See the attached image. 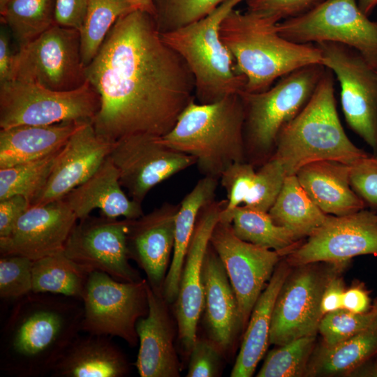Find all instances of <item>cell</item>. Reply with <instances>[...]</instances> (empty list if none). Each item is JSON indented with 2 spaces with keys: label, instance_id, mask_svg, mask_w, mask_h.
<instances>
[{
  "label": "cell",
  "instance_id": "f5cc1de1",
  "mask_svg": "<svg viewBox=\"0 0 377 377\" xmlns=\"http://www.w3.org/2000/svg\"><path fill=\"white\" fill-rule=\"evenodd\" d=\"M357 3L361 10L369 16L377 6V0H358Z\"/></svg>",
  "mask_w": 377,
  "mask_h": 377
},
{
  "label": "cell",
  "instance_id": "4316f807",
  "mask_svg": "<svg viewBox=\"0 0 377 377\" xmlns=\"http://www.w3.org/2000/svg\"><path fill=\"white\" fill-rule=\"evenodd\" d=\"M290 267L283 258L258 297L245 329L244 338L230 376L251 377L269 343V332L274 304L289 274Z\"/></svg>",
  "mask_w": 377,
  "mask_h": 377
},
{
  "label": "cell",
  "instance_id": "5b68a950",
  "mask_svg": "<svg viewBox=\"0 0 377 377\" xmlns=\"http://www.w3.org/2000/svg\"><path fill=\"white\" fill-rule=\"evenodd\" d=\"M333 73L328 68L300 113L280 131L272 157L287 175L309 163L332 160L351 165L369 154L346 134L337 111Z\"/></svg>",
  "mask_w": 377,
  "mask_h": 377
},
{
  "label": "cell",
  "instance_id": "9a60e30c",
  "mask_svg": "<svg viewBox=\"0 0 377 377\" xmlns=\"http://www.w3.org/2000/svg\"><path fill=\"white\" fill-rule=\"evenodd\" d=\"M209 244L228 274L244 331L258 297L284 257L276 251L239 239L230 223L220 220L214 228Z\"/></svg>",
  "mask_w": 377,
  "mask_h": 377
},
{
  "label": "cell",
  "instance_id": "816d5d0a",
  "mask_svg": "<svg viewBox=\"0 0 377 377\" xmlns=\"http://www.w3.org/2000/svg\"><path fill=\"white\" fill-rule=\"evenodd\" d=\"M135 10H140L154 15L152 0H125Z\"/></svg>",
  "mask_w": 377,
  "mask_h": 377
},
{
  "label": "cell",
  "instance_id": "d4e9b609",
  "mask_svg": "<svg viewBox=\"0 0 377 377\" xmlns=\"http://www.w3.org/2000/svg\"><path fill=\"white\" fill-rule=\"evenodd\" d=\"M350 165L332 160L309 163L295 175L316 205L327 215L342 216L366 207L350 181Z\"/></svg>",
  "mask_w": 377,
  "mask_h": 377
},
{
  "label": "cell",
  "instance_id": "52a82bcc",
  "mask_svg": "<svg viewBox=\"0 0 377 377\" xmlns=\"http://www.w3.org/2000/svg\"><path fill=\"white\" fill-rule=\"evenodd\" d=\"M325 71L322 64L306 66L264 91L239 93L244 107L247 162L260 167L272 156L280 131L306 105Z\"/></svg>",
  "mask_w": 377,
  "mask_h": 377
},
{
  "label": "cell",
  "instance_id": "7c38bea8",
  "mask_svg": "<svg viewBox=\"0 0 377 377\" xmlns=\"http://www.w3.org/2000/svg\"><path fill=\"white\" fill-rule=\"evenodd\" d=\"M12 80L54 91H71L87 81L78 30L54 24L15 54Z\"/></svg>",
  "mask_w": 377,
  "mask_h": 377
},
{
  "label": "cell",
  "instance_id": "9c48e42d",
  "mask_svg": "<svg viewBox=\"0 0 377 377\" xmlns=\"http://www.w3.org/2000/svg\"><path fill=\"white\" fill-rule=\"evenodd\" d=\"M350 263L315 262L292 267L274 304L269 343L279 346L302 337L316 336L323 317V293Z\"/></svg>",
  "mask_w": 377,
  "mask_h": 377
},
{
  "label": "cell",
  "instance_id": "8fae6325",
  "mask_svg": "<svg viewBox=\"0 0 377 377\" xmlns=\"http://www.w3.org/2000/svg\"><path fill=\"white\" fill-rule=\"evenodd\" d=\"M147 282H124L103 272H91L82 298V331L117 337L135 346L137 322L148 312Z\"/></svg>",
  "mask_w": 377,
  "mask_h": 377
},
{
  "label": "cell",
  "instance_id": "30bf717a",
  "mask_svg": "<svg viewBox=\"0 0 377 377\" xmlns=\"http://www.w3.org/2000/svg\"><path fill=\"white\" fill-rule=\"evenodd\" d=\"M368 17L356 0H323L302 14L279 22L277 30L297 43L346 45L377 71V22Z\"/></svg>",
  "mask_w": 377,
  "mask_h": 377
},
{
  "label": "cell",
  "instance_id": "60d3db41",
  "mask_svg": "<svg viewBox=\"0 0 377 377\" xmlns=\"http://www.w3.org/2000/svg\"><path fill=\"white\" fill-rule=\"evenodd\" d=\"M33 260L18 254L1 256L0 297L17 300L32 292Z\"/></svg>",
  "mask_w": 377,
  "mask_h": 377
},
{
  "label": "cell",
  "instance_id": "cb8c5ba5",
  "mask_svg": "<svg viewBox=\"0 0 377 377\" xmlns=\"http://www.w3.org/2000/svg\"><path fill=\"white\" fill-rule=\"evenodd\" d=\"M64 199L78 220L98 209L102 216L136 219L144 214L142 204L122 190L118 169L108 156L87 181L71 191Z\"/></svg>",
  "mask_w": 377,
  "mask_h": 377
},
{
  "label": "cell",
  "instance_id": "4dcf8cb0",
  "mask_svg": "<svg viewBox=\"0 0 377 377\" xmlns=\"http://www.w3.org/2000/svg\"><path fill=\"white\" fill-rule=\"evenodd\" d=\"M268 213L276 224L291 230L301 239L312 234L327 217L312 201L295 175L285 177Z\"/></svg>",
  "mask_w": 377,
  "mask_h": 377
},
{
  "label": "cell",
  "instance_id": "74e56055",
  "mask_svg": "<svg viewBox=\"0 0 377 377\" xmlns=\"http://www.w3.org/2000/svg\"><path fill=\"white\" fill-rule=\"evenodd\" d=\"M226 0H152L154 19L161 34L205 17Z\"/></svg>",
  "mask_w": 377,
  "mask_h": 377
},
{
  "label": "cell",
  "instance_id": "b9f144b4",
  "mask_svg": "<svg viewBox=\"0 0 377 377\" xmlns=\"http://www.w3.org/2000/svg\"><path fill=\"white\" fill-rule=\"evenodd\" d=\"M256 170L251 163L244 161L230 165L221 176V184L227 194L226 205L219 220L226 221L232 211L242 205L252 187Z\"/></svg>",
  "mask_w": 377,
  "mask_h": 377
},
{
  "label": "cell",
  "instance_id": "f907efd6",
  "mask_svg": "<svg viewBox=\"0 0 377 377\" xmlns=\"http://www.w3.org/2000/svg\"><path fill=\"white\" fill-rule=\"evenodd\" d=\"M15 54L10 47L8 32L1 27L0 31V84L12 80Z\"/></svg>",
  "mask_w": 377,
  "mask_h": 377
},
{
  "label": "cell",
  "instance_id": "681fc988",
  "mask_svg": "<svg viewBox=\"0 0 377 377\" xmlns=\"http://www.w3.org/2000/svg\"><path fill=\"white\" fill-rule=\"evenodd\" d=\"M340 276L334 278L323 293L320 303V311L323 316L343 309V297L346 290Z\"/></svg>",
  "mask_w": 377,
  "mask_h": 377
},
{
  "label": "cell",
  "instance_id": "277c9868",
  "mask_svg": "<svg viewBox=\"0 0 377 377\" xmlns=\"http://www.w3.org/2000/svg\"><path fill=\"white\" fill-rule=\"evenodd\" d=\"M244 123L239 94L207 104L194 99L172 130L159 140L168 147L195 157L204 177L219 179L230 165L246 161Z\"/></svg>",
  "mask_w": 377,
  "mask_h": 377
},
{
  "label": "cell",
  "instance_id": "db71d44e",
  "mask_svg": "<svg viewBox=\"0 0 377 377\" xmlns=\"http://www.w3.org/2000/svg\"><path fill=\"white\" fill-rule=\"evenodd\" d=\"M10 0H0V10L2 9Z\"/></svg>",
  "mask_w": 377,
  "mask_h": 377
},
{
  "label": "cell",
  "instance_id": "83f0119b",
  "mask_svg": "<svg viewBox=\"0 0 377 377\" xmlns=\"http://www.w3.org/2000/svg\"><path fill=\"white\" fill-rule=\"evenodd\" d=\"M83 124L64 121L51 125L1 128L0 168L37 159L61 149Z\"/></svg>",
  "mask_w": 377,
  "mask_h": 377
},
{
  "label": "cell",
  "instance_id": "d6a6232c",
  "mask_svg": "<svg viewBox=\"0 0 377 377\" xmlns=\"http://www.w3.org/2000/svg\"><path fill=\"white\" fill-rule=\"evenodd\" d=\"M90 272L70 259L63 250L58 251L33 260L32 292L82 300Z\"/></svg>",
  "mask_w": 377,
  "mask_h": 377
},
{
  "label": "cell",
  "instance_id": "5bb4252c",
  "mask_svg": "<svg viewBox=\"0 0 377 377\" xmlns=\"http://www.w3.org/2000/svg\"><path fill=\"white\" fill-rule=\"evenodd\" d=\"M131 221L89 215L77 221L63 251L89 272H103L124 282L140 281L142 279L139 272L129 263Z\"/></svg>",
  "mask_w": 377,
  "mask_h": 377
},
{
  "label": "cell",
  "instance_id": "836d02e7",
  "mask_svg": "<svg viewBox=\"0 0 377 377\" xmlns=\"http://www.w3.org/2000/svg\"><path fill=\"white\" fill-rule=\"evenodd\" d=\"M55 0H10L0 10L1 22L20 49L48 30L54 22Z\"/></svg>",
  "mask_w": 377,
  "mask_h": 377
},
{
  "label": "cell",
  "instance_id": "f6af8a7d",
  "mask_svg": "<svg viewBox=\"0 0 377 377\" xmlns=\"http://www.w3.org/2000/svg\"><path fill=\"white\" fill-rule=\"evenodd\" d=\"M323 0H246L247 10L272 17L277 22L300 15Z\"/></svg>",
  "mask_w": 377,
  "mask_h": 377
},
{
  "label": "cell",
  "instance_id": "3957f363",
  "mask_svg": "<svg viewBox=\"0 0 377 377\" xmlns=\"http://www.w3.org/2000/svg\"><path fill=\"white\" fill-rule=\"evenodd\" d=\"M278 23L272 17L233 9L220 25L221 40L234 59L235 70L246 78L245 91H264L295 70L322 64L316 44L285 38L277 30Z\"/></svg>",
  "mask_w": 377,
  "mask_h": 377
},
{
  "label": "cell",
  "instance_id": "2e32d148",
  "mask_svg": "<svg viewBox=\"0 0 377 377\" xmlns=\"http://www.w3.org/2000/svg\"><path fill=\"white\" fill-rule=\"evenodd\" d=\"M110 158L128 196L142 203L154 186L193 165L195 157L163 145L159 137L136 134L116 141Z\"/></svg>",
  "mask_w": 377,
  "mask_h": 377
},
{
  "label": "cell",
  "instance_id": "f35d334b",
  "mask_svg": "<svg viewBox=\"0 0 377 377\" xmlns=\"http://www.w3.org/2000/svg\"><path fill=\"white\" fill-rule=\"evenodd\" d=\"M377 324V302L374 300L370 310L364 313H354L345 309L326 313L322 318L318 332L322 343L335 345L346 340Z\"/></svg>",
  "mask_w": 377,
  "mask_h": 377
},
{
  "label": "cell",
  "instance_id": "4fadbf2b",
  "mask_svg": "<svg viewBox=\"0 0 377 377\" xmlns=\"http://www.w3.org/2000/svg\"><path fill=\"white\" fill-rule=\"evenodd\" d=\"M316 45L321 52L322 64L339 82L347 124L377 155V71L346 45L333 42Z\"/></svg>",
  "mask_w": 377,
  "mask_h": 377
},
{
  "label": "cell",
  "instance_id": "7a4b0ae2",
  "mask_svg": "<svg viewBox=\"0 0 377 377\" xmlns=\"http://www.w3.org/2000/svg\"><path fill=\"white\" fill-rule=\"evenodd\" d=\"M83 302L31 292L15 301L1 331L0 369L17 377L50 374L82 331Z\"/></svg>",
  "mask_w": 377,
  "mask_h": 377
},
{
  "label": "cell",
  "instance_id": "ab89813d",
  "mask_svg": "<svg viewBox=\"0 0 377 377\" xmlns=\"http://www.w3.org/2000/svg\"><path fill=\"white\" fill-rule=\"evenodd\" d=\"M286 177L281 163L271 157L256 170L252 187L242 205L268 212L281 191Z\"/></svg>",
  "mask_w": 377,
  "mask_h": 377
},
{
  "label": "cell",
  "instance_id": "f546056e",
  "mask_svg": "<svg viewBox=\"0 0 377 377\" xmlns=\"http://www.w3.org/2000/svg\"><path fill=\"white\" fill-rule=\"evenodd\" d=\"M377 355V324L332 346L323 343L315 349L305 376H336L353 373Z\"/></svg>",
  "mask_w": 377,
  "mask_h": 377
},
{
  "label": "cell",
  "instance_id": "603a6c76",
  "mask_svg": "<svg viewBox=\"0 0 377 377\" xmlns=\"http://www.w3.org/2000/svg\"><path fill=\"white\" fill-rule=\"evenodd\" d=\"M202 279L208 338L226 355L243 330L235 292L221 260L210 244L203 260Z\"/></svg>",
  "mask_w": 377,
  "mask_h": 377
},
{
  "label": "cell",
  "instance_id": "ba28073f",
  "mask_svg": "<svg viewBox=\"0 0 377 377\" xmlns=\"http://www.w3.org/2000/svg\"><path fill=\"white\" fill-rule=\"evenodd\" d=\"M100 105L98 94L87 80L77 89L59 91L12 80L0 84V127L92 122Z\"/></svg>",
  "mask_w": 377,
  "mask_h": 377
},
{
  "label": "cell",
  "instance_id": "ee69618b",
  "mask_svg": "<svg viewBox=\"0 0 377 377\" xmlns=\"http://www.w3.org/2000/svg\"><path fill=\"white\" fill-rule=\"evenodd\" d=\"M223 355L209 338L197 337L189 354L186 376H218L221 371Z\"/></svg>",
  "mask_w": 377,
  "mask_h": 377
},
{
  "label": "cell",
  "instance_id": "d590c367",
  "mask_svg": "<svg viewBox=\"0 0 377 377\" xmlns=\"http://www.w3.org/2000/svg\"><path fill=\"white\" fill-rule=\"evenodd\" d=\"M61 149L37 159L0 168V200L20 195L31 204L45 186Z\"/></svg>",
  "mask_w": 377,
  "mask_h": 377
},
{
  "label": "cell",
  "instance_id": "c3c4849f",
  "mask_svg": "<svg viewBox=\"0 0 377 377\" xmlns=\"http://www.w3.org/2000/svg\"><path fill=\"white\" fill-rule=\"evenodd\" d=\"M369 291L363 283L356 281L346 289L343 297V309L354 313H364L372 307Z\"/></svg>",
  "mask_w": 377,
  "mask_h": 377
},
{
  "label": "cell",
  "instance_id": "d6986e66",
  "mask_svg": "<svg viewBox=\"0 0 377 377\" xmlns=\"http://www.w3.org/2000/svg\"><path fill=\"white\" fill-rule=\"evenodd\" d=\"M77 221L64 199L31 205L11 233L0 238V254H18L36 260L62 251Z\"/></svg>",
  "mask_w": 377,
  "mask_h": 377
},
{
  "label": "cell",
  "instance_id": "f1b7e54d",
  "mask_svg": "<svg viewBox=\"0 0 377 377\" xmlns=\"http://www.w3.org/2000/svg\"><path fill=\"white\" fill-rule=\"evenodd\" d=\"M218 179L204 177L179 203L175 222V243L171 263L165 278L162 296L168 304L176 301L186 251L201 209L215 200Z\"/></svg>",
  "mask_w": 377,
  "mask_h": 377
},
{
  "label": "cell",
  "instance_id": "8992f818",
  "mask_svg": "<svg viewBox=\"0 0 377 377\" xmlns=\"http://www.w3.org/2000/svg\"><path fill=\"white\" fill-rule=\"evenodd\" d=\"M243 1L226 0L200 20L161 34L192 73L195 96L200 103H214L244 90L246 78L236 71L234 59L219 31L226 16Z\"/></svg>",
  "mask_w": 377,
  "mask_h": 377
},
{
  "label": "cell",
  "instance_id": "7dc6e473",
  "mask_svg": "<svg viewBox=\"0 0 377 377\" xmlns=\"http://www.w3.org/2000/svg\"><path fill=\"white\" fill-rule=\"evenodd\" d=\"M30 206L29 200L20 195L0 200V238L11 233L19 219Z\"/></svg>",
  "mask_w": 377,
  "mask_h": 377
},
{
  "label": "cell",
  "instance_id": "7402d4cb",
  "mask_svg": "<svg viewBox=\"0 0 377 377\" xmlns=\"http://www.w3.org/2000/svg\"><path fill=\"white\" fill-rule=\"evenodd\" d=\"M148 312L136 324L139 350L135 365L141 377H178L181 364L167 302L147 282Z\"/></svg>",
  "mask_w": 377,
  "mask_h": 377
},
{
  "label": "cell",
  "instance_id": "ffe728a7",
  "mask_svg": "<svg viewBox=\"0 0 377 377\" xmlns=\"http://www.w3.org/2000/svg\"><path fill=\"white\" fill-rule=\"evenodd\" d=\"M114 143L98 136L91 122L82 124L61 149L45 186L31 205L62 199L84 183L109 156Z\"/></svg>",
  "mask_w": 377,
  "mask_h": 377
},
{
  "label": "cell",
  "instance_id": "e575fe53",
  "mask_svg": "<svg viewBox=\"0 0 377 377\" xmlns=\"http://www.w3.org/2000/svg\"><path fill=\"white\" fill-rule=\"evenodd\" d=\"M133 10L125 0H88L84 21L79 31L80 54L85 67L96 57L117 19Z\"/></svg>",
  "mask_w": 377,
  "mask_h": 377
},
{
  "label": "cell",
  "instance_id": "e0dca14e",
  "mask_svg": "<svg viewBox=\"0 0 377 377\" xmlns=\"http://www.w3.org/2000/svg\"><path fill=\"white\" fill-rule=\"evenodd\" d=\"M362 255L377 256V212L363 209L325 221L284 259L290 267L342 262Z\"/></svg>",
  "mask_w": 377,
  "mask_h": 377
},
{
  "label": "cell",
  "instance_id": "ac0fdd59",
  "mask_svg": "<svg viewBox=\"0 0 377 377\" xmlns=\"http://www.w3.org/2000/svg\"><path fill=\"white\" fill-rule=\"evenodd\" d=\"M226 205V200H214L201 209L186 251L175 301V315L179 340L188 355L197 339V326L204 309L203 260L214 228Z\"/></svg>",
  "mask_w": 377,
  "mask_h": 377
},
{
  "label": "cell",
  "instance_id": "6da1fadb",
  "mask_svg": "<svg viewBox=\"0 0 377 377\" xmlns=\"http://www.w3.org/2000/svg\"><path fill=\"white\" fill-rule=\"evenodd\" d=\"M85 74L101 101L91 124L112 143L136 134L166 135L195 99L186 62L163 40L154 17L140 10L117 19Z\"/></svg>",
  "mask_w": 377,
  "mask_h": 377
},
{
  "label": "cell",
  "instance_id": "bcb514c9",
  "mask_svg": "<svg viewBox=\"0 0 377 377\" xmlns=\"http://www.w3.org/2000/svg\"><path fill=\"white\" fill-rule=\"evenodd\" d=\"M88 0H55V24L80 30L86 16Z\"/></svg>",
  "mask_w": 377,
  "mask_h": 377
},
{
  "label": "cell",
  "instance_id": "44dd1931",
  "mask_svg": "<svg viewBox=\"0 0 377 377\" xmlns=\"http://www.w3.org/2000/svg\"><path fill=\"white\" fill-rule=\"evenodd\" d=\"M179 204L164 202L131 221L128 233L130 258L143 269L151 288L162 295L175 243V222Z\"/></svg>",
  "mask_w": 377,
  "mask_h": 377
},
{
  "label": "cell",
  "instance_id": "8d00e7d4",
  "mask_svg": "<svg viewBox=\"0 0 377 377\" xmlns=\"http://www.w3.org/2000/svg\"><path fill=\"white\" fill-rule=\"evenodd\" d=\"M316 336H306L279 346L267 355L258 377L305 376Z\"/></svg>",
  "mask_w": 377,
  "mask_h": 377
},
{
  "label": "cell",
  "instance_id": "484cf974",
  "mask_svg": "<svg viewBox=\"0 0 377 377\" xmlns=\"http://www.w3.org/2000/svg\"><path fill=\"white\" fill-rule=\"evenodd\" d=\"M129 371L124 354L110 337H76L54 366V377H122Z\"/></svg>",
  "mask_w": 377,
  "mask_h": 377
},
{
  "label": "cell",
  "instance_id": "1f68e13d",
  "mask_svg": "<svg viewBox=\"0 0 377 377\" xmlns=\"http://www.w3.org/2000/svg\"><path fill=\"white\" fill-rule=\"evenodd\" d=\"M225 222L239 239L279 252L285 257L303 241L291 230L276 224L268 212L240 205Z\"/></svg>",
  "mask_w": 377,
  "mask_h": 377
},
{
  "label": "cell",
  "instance_id": "11a10c76",
  "mask_svg": "<svg viewBox=\"0 0 377 377\" xmlns=\"http://www.w3.org/2000/svg\"><path fill=\"white\" fill-rule=\"evenodd\" d=\"M375 300L377 302V297L375 299Z\"/></svg>",
  "mask_w": 377,
  "mask_h": 377
},
{
  "label": "cell",
  "instance_id": "7bdbcfd3",
  "mask_svg": "<svg viewBox=\"0 0 377 377\" xmlns=\"http://www.w3.org/2000/svg\"><path fill=\"white\" fill-rule=\"evenodd\" d=\"M350 181L366 207L377 212V155H368L353 163Z\"/></svg>",
  "mask_w": 377,
  "mask_h": 377
}]
</instances>
